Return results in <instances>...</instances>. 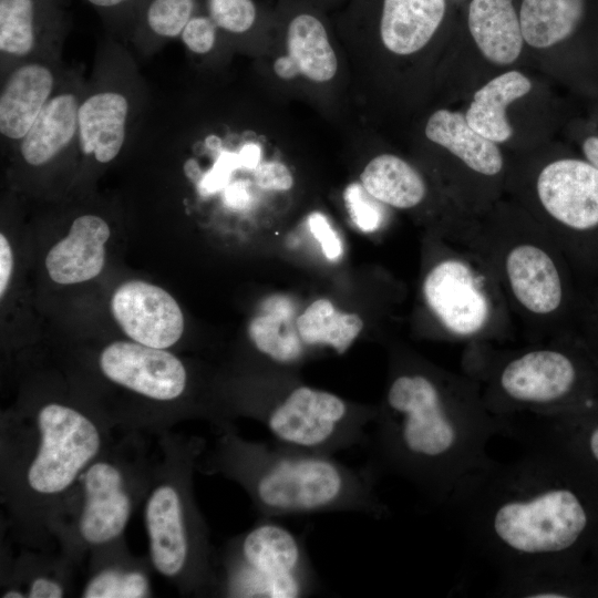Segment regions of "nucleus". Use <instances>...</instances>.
Returning <instances> with one entry per match:
<instances>
[{
	"mask_svg": "<svg viewBox=\"0 0 598 598\" xmlns=\"http://www.w3.org/2000/svg\"><path fill=\"white\" fill-rule=\"evenodd\" d=\"M122 540L94 550L92 573L81 597L145 598L152 596L147 565L130 556Z\"/></svg>",
	"mask_w": 598,
	"mask_h": 598,
	"instance_id": "nucleus-27",
	"label": "nucleus"
},
{
	"mask_svg": "<svg viewBox=\"0 0 598 598\" xmlns=\"http://www.w3.org/2000/svg\"><path fill=\"white\" fill-rule=\"evenodd\" d=\"M530 89L529 79L518 71L499 74L475 92L465 118L476 132L492 142H506L513 133L505 115L506 106L526 95Z\"/></svg>",
	"mask_w": 598,
	"mask_h": 598,
	"instance_id": "nucleus-29",
	"label": "nucleus"
},
{
	"mask_svg": "<svg viewBox=\"0 0 598 598\" xmlns=\"http://www.w3.org/2000/svg\"><path fill=\"white\" fill-rule=\"evenodd\" d=\"M111 311L128 338L148 347L167 349L184 331V317L176 300L146 281L121 285L112 296Z\"/></svg>",
	"mask_w": 598,
	"mask_h": 598,
	"instance_id": "nucleus-14",
	"label": "nucleus"
},
{
	"mask_svg": "<svg viewBox=\"0 0 598 598\" xmlns=\"http://www.w3.org/2000/svg\"><path fill=\"white\" fill-rule=\"evenodd\" d=\"M318 585L305 540L271 519L230 539L216 558L214 594L220 596L300 598Z\"/></svg>",
	"mask_w": 598,
	"mask_h": 598,
	"instance_id": "nucleus-10",
	"label": "nucleus"
},
{
	"mask_svg": "<svg viewBox=\"0 0 598 598\" xmlns=\"http://www.w3.org/2000/svg\"><path fill=\"white\" fill-rule=\"evenodd\" d=\"M584 158L598 168V136L590 135L581 144Z\"/></svg>",
	"mask_w": 598,
	"mask_h": 598,
	"instance_id": "nucleus-41",
	"label": "nucleus"
},
{
	"mask_svg": "<svg viewBox=\"0 0 598 598\" xmlns=\"http://www.w3.org/2000/svg\"><path fill=\"white\" fill-rule=\"evenodd\" d=\"M435 238L436 257L422 277L421 298L437 334L465 347L508 340L514 319L485 259L468 245Z\"/></svg>",
	"mask_w": 598,
	"mask_h": 598,
	"instance_id": "nucleus-8",
	"label": "nucleus"
},
{
	"mask_svg": "<svg viewBox=\"0 0 598 598\" xmlns=\"http://www.w3.org/2000/svg\"><path fill=\"white\" fill-rule=\"evenodd\" d=\"M514 434L492 413L480 383L404 352L395 355L364 445L378 476L393 475L446 505L457 487L492 462V437Z\"/></svg>",
	"mask_w": 598,
	"mask_h": 598,
	"instance_id": "nucleus-2",
	"label": "nucleus"
},
{
	"mask_svg": "<svg viewBox=\"0 0 598 598\" xmlns=\"http://www.w3.org/2000/svg\"><path fill=\"white\" fill-rule=\"evenodd\" d=\"M596 558H597V560H598V554L596 555Z\"/></svg>",
	"mask_w": 598,
	"mask_h": 598,
	"instance_id": "nucleus-42",
	"label": "nucleus"
},
{
	"mask_svg": "<svg viewBox=\"0 0 598 598\" xmlns=\"http://www.w3.org/2000/svg\"><path fill=\"white\" fill-rule=\"evenodd\" d=\"M338 61L322 23L310 14L293 18L287 32V54L274 62L275 74L285 80L303 76L328 82L337 73Z\"/></svg>",
	"mask_w": 598,
	"mask_h": 598,
	"instance_id": "nucleus-22",
	"label": "nucleus"
},
{
	"mask_svg": "<svg viewBox=\"0 0 598 598\" xmlns=\"http://www.w3.org/2000/svg\"><path fill=\"white\" fill-rule=\"evenodd\" d=\"M153 472L136 441L110 444L82 473L55 519L52 535L64 557L74 563L87 550L121 540Z\"/></svg>",
	"mask_w": 598,
	"mask_h": 598,
	"instance_id": "nucleus-9",
	"label": "nucleus"
},
{
	"mask_svg": "<svg viewBox=\"0 0 598 598\" xmlns=\"http://www.w3.org/2000/svg\"><path fill=\"white\" fill-rule=\"evenodd\" d=\"M59 567V566H58ZM34 568L32 571L27 570L25 579L16 585L7 586L14 588L19 584H24L22 592L28 598H61L68 595L69 584L66 580V568ZM22 588V587H21ZM21 591V589H20ZM21 592V594H22Z\"/></svg>",
	"mask_w": 598,
	"mask_h": 598,
	"instance_id": "nucleus-34",
	"label": "nucleus"
},
{
	"mask_svg": "<svg viewBox=\"0 0 598 598\" xmlns=\"http://www.w3.org/2000/svg\"><path fill=\"white\" fill-rule=\"evenodd\" d=\"M462 364L498 416H553L598 404V359L568 332L513 350L466 346Z\"/></svg>",
	"mask_w": 598,
	"mask_h": 598,
	"instance_id": "nucleus-5",
	"label": "nucleus"
},
{
	"mask_svg": "<svg viewBox=\"0 0 598 598\" xmlns=\"http://www.w3.org/2000/svg\"><path fill=\"white\" fill-rule=\"evenodd\" d=\"M299 336L307 350L329 348L343 354L363 329L357 313L340 311L328 299L312 301L297 318Z\"/></svg>",
	"mask_w": 598,
	"mask_h": 598,
	"instance_id": "nucleus-31",
	"label": "nucleus"
},
{
	"mask_svg": "<svg viewBox=\"0 0 598 598\" xmlns=\"http://www.w3.org/2000/svg\"><path fill=\"white\" fill-rule=\"evenodd\" d=\"M81 100L78 89L58 87L31 128L18 142L19 154L25 164L45 166L71 146H79L78 110Z\"/></svg>",
	"mask_w": 598,
	"mask_h": 598,
	"instance_id": "nucleus-20",
	"label": "nucleus"
},
{
	"mask_svg": "<svg viewBox=\"0 0 598 598\" xmlns=\"http://www.w3.org/2000/svg\"><path fill=\"white\" fill-rule=\"evenodd\" d=\"M308 225L312 236L320 244L326 258L332 261L340 259L343 252L342 241L326 216L320 213H312L308 217Z\"/></svg>",
	"mask_w": 598,
	"mask_h": 598,
	"instance_id": "nucleus-38",
	"label": "nucleus"
},
{
	"mask_svg": "<svg viewBox=\"0 0 598 598\" xmlns=\"http://www.w3.org/2000/svg\"><path fill=\"white\" fill-rule=\"evenodd\" d=\"M217 25L207 14H194L184 27L181 40L195 54H206L215 45Z\"/></svg>",
	"mask_w": 598,
	"mask_h": 598,
	"instance_id": "nucleus-36",
	"label": "nucleus"
},
{
	"mask_svg": "<svg viewBox=\"0 0 598 598\" xmlns=\"http://www.w3.org/2000/svg\"><path fill=\"white\" fill-rule=\"evenodd\" d=\"M112 426L58 401L22 422L2 423V496L21 537L39 542L52 535L80 476L111 444Z\"/></svg>",
	"mask_w": 598,
	"mask_h": 598,
	"instance_id": "nucleus-4",
	"label": "nucleus"
},
{
	"mask_svg": "<svg viewBox=\"0 0 598 598\" xmlns=\"http://www.w3.org/2000/svg\"><path fill=\"white\" fill-rule=\"evenodd\" d=\"M297 308L285 295L266 298L248 326L255 349L269 361L281 367H293L308 355L297 328Z\"/></svg>",
	"mask_w": 598,
	"mask_h": 598,
	"instance_id": "nucleus-23",
	"label": "nucleus"
},
{
	"mask_svg": "<svg viewBox=\"0 0 598 598\" xmlns=\"http://www.w3.org/2000/svg\"><path fill=\"white\" fill-rule=\"evenodd\" d=\"M65 25L60 0H0V52L6 63L34 59Z\"/></svg>",
	"mask_w": 598,
	"mask_h": 598,
	"instance_id": "nucleus-17",
	"label": "nucleus"
},
{
	"mask_svg": "<svg viewBox=\"0 0 598 598\" xmlns=\"http://www.w3.org/2000/svg\"><path fill=\"white\" fill-rule=\"evenodd\" d=\"M131 103L113 86L102 87L82 97L78 110L79 148L97 163L112 162L127 138Z\"/></svg>",
	"mask_w": 598,
	"mask_h": 598,
	"instance_id": "nucleus-19",
	"label": "nucleus"
},
{
	"mask_svg": "<svg viewBox=\"0 0 598 598\" xmlns=\"http://www.w3.org/2000/svg\"><path fill=\"white\" fill-rule=\"evenodd\" d=\"M468 28L484 56L496 64H511L522 52L524 37L512 0H472Z\"/></svg>",
	"mask_w": 598,
	"mask_h": 598,
	"instance_id": "nucleus-26",
	"label": "nucleus"
},
{
	"mask_svg": "<svg viewBox=\"0 0 598 598\" xmlns=\"http://www.w3.org/2000/svg\"><path fill=\"white\" fill-rule=\"evenodd\" d=\"M360 182L365 192L383 205L413 209L426 198L423 176L406 161L393 154H381L363 168Z\"/></svg>",
	"mask_w": 598,
	"mask_h": 598,
	"instance_id": "nucleus-28",
	"label": "nucleus"
},
{
	"mask_svg": "<svg viewBox=\"0 0 598 598\" xmlns=\"http://www.w3.org/2000/svg\"><path fill=\"white\" fill-rule=\"evenodd\" d=\"M238 415L262 424L285 447L334 455L364 447L375 408L359 405L309 385L297 384L267 402L249 404Z\"/></svg>",
	"mask_w": 598,
	"mask_h": 598,
	"instance_id": "nucleus-11",
	"label": "nucleus"
},
{
	"mask_svg": "<svg viewBox=\"0 0 598 598\" xmlns=\"http://www.w3.org/2000/svg\"><path fill=\"white\" fill-rule=\"evenodd\" d=\"M445 12V0H384L380 34L392 53L409 55L427 44Z\"/></svg>",
	"mask_w": 598,
	"mask_h": 598,
	"instance_id": "nucleus-25",
	"label": "nucleus"
},
{
	"mask_svg": "<svg viewBox=\"0 0 598 598\" xmlns=\"http://www.w3.org/2000/svg\"><path fill=\"white\" fill-rule=\"evenodd\" d=\"M13 268V255L7 237L0 235V296L3 297Z\"/></svg>",
	"mask_w": 598,
	"mask_h": 598,
	"instance_id": "nucleus-40",
	"label": "nucleus"
},
{
	"mask_svg": "<svg viewBox=\"0 0 598 598\" xmlns=\"http://www.w3.org/2000/svg\"><path fill=\"white\" fill-rule=\"evenodd\" d=\"M465 245L491 267L513 319L529 342L567 333L571 311L568 259L532 217H474Z\"/></svg>",
	"mask_w": 598,
	"mask_h": 598,
	"instance_id": "nucleus-6",
	"label": "nucleus"
},
{
	"mask_svg": "<svg viewBox=\"0 0 598 598\" xmlns=\"http://www.w3.org/2000/svg\"><path fill=\"white\" fill-rule=\"evenodd\" d=\"M106 221L95 215L75 218L69 235L47 255L45 267L56 283L72 285L96 277L104 267V245L110 237Z\"/></svg>",
	"mask_w": 598,
	"mask_h": 598,
	"instance_id": "nucleus-21",
	"label": "nucleus"
},
{
	"mask_svg": "<svg viewBox=\"0 0 598 598\" xmlns=\"http://www.w3.org/2000/svg\"><path fill=\"white\" fill-rule=\"evenodd\" d=\"M104 18L115 20H128L136 24L140 14L147 0H85Z\"/></svg>",
	"mask_w": 598,
	"mask_h": 598,
	"instance_id": "nucleus-39",
	"label": "nucleus"
},
{
	"mask_svg": "<svg viewBox=\"0 0 598 598\" xmlns=\"http://www.w3.org/2000/svg\"><path fill=\"white\" fill-rule=\"evenodd\" d=\"M514 437L553 448L598 482V404L553 416H535Z\"/></svg>",
	"mask_w": 598,
	"mask_h": 598,
	"instance_id": "nucleus-18",
	"label": "nucleus"
},
{
	"mask_svg": "<svg viewBox=\"0 0 598 598\" xmlns=\"http://www.w3.org/2000/svg\"><path fill=\"white\" fill-rule=\"evenodd\" d=\"M255 184L266 192H286L293 186L290 169L281 162L268 161L259 164L254 172Z\"/></svg>",
	"mask_w": 598,
	"mask_h": 598,
	"instance_id": "nucleus-37",
	"label": "nucleus"
},
{
	"mask_svg": "<svg viewBox=\"0 0 598 598\" xmlns=\"http://www.w3.org/2000/svg\"><path fill=\"white\" fill-rule=\"evenodd\" d=\"M196 0H147L136 28L157 40H171L181 35L194 16Z\"/></svg>",
	"mask_w": 598,
	"mask_h": 598,
	"instance_id": "nucleus-32",
	"label": "nucleus"
},
{
	"mask_svg": "<svg viewBox=\"0 0 598 598\" xmlns=\"http://www.w3.org/2000/svg\"><path fill=\"white\" fill-rule=\"evenodd\" d=\"M99 368L110 382L156 403L181 400L188 386V372L179 358L135 341L106 346Z\"/></svg>",
	"mask_w": 598,
	"mask_h": 598,
	"instance_id": "nucleus-13",
	"label": "nucleus"
},
{
	"mask_svg": "<svg viewBox=\"0 0 598 598\" xmlns=\"http://www.w3.org/2000/svg\"><path fill=\"white\" fill-rule=\"evenodd\" d=\"M425 135L474 174L494 178L504 169L503 155L496 143L476 132L462 113L448 110L434 112L426 123Z\"/></svg>",
	"mask_w": 598,
	"mask_h": 598,
	"instance_id": "nucleus-24",
	"label": "nucleus"
},
{
	"mask_svg": "<svg viewBox=\"0 0 598 598\" xmlns=\"http://www.w3.org/2000/svg\"><path fill=\"white\" fill-rule=\"evenodd\" d=\"M162 436L164 456L154 467L144 508L151 565L182 594H214L217 556L193 493L205 442Z\"/></svg>",
	"mask_w": 598,
	"mask_h": 598,
	"instance_id": "nucleus-7",
	"label": "nucleus"
},
{
	"mask_svg": "<svg viewBox=\"0 0 598 598\" xmlns=\"http://www.w3.org/2000/svg\"><path fill=\"white\" fill-rule=\"evenodd\" d=\"M207 11L217 28L236 34L248 31L256 20L252 0H207Z\"/></svg>",
	"mask_w": 598,
	"mask_h": 598,
	"instance_id": "nucleus-33",
	"label": "nucleus"
},
{
	"mask_svg": "<svg viewBox=\"0 0 598 598\" xmlns=\"http://www.w3.org/2000/svg\"><path fill=\"white\" fill-rule=\"evenodd\" d=\"M346 200L353 221L367 233L378 230L384 223V212L377 199L369 195L362 185L350 186Z\"/></svg>",
	"mask_w": 598,
	"mask_h": 598,
	"instance_id": "nucleus-35",
	"label": "nucleus"
},
{
	"mask_svg": "<svg viewBox=\"0 0 598 598\" xmlns=\"http://www.w3.org/2000/svg\"><path fill=\"white\" fill-rule=\"evenodd\" d=\"M446 505L498 573L598 554V482L544 445L528 444L512 462L492 460Z\"/></svg>",
	"mask_w": 598,
	"mask_h": 598,
	"instance_id": "nucleus-1",
	"label": "nucleus"
},
{
	"mask_svg": "<svg viewBox=\"0 0 598 598\" xmlns=\"http://www.w3.org/2000/svg\"><path fill=\"white\" fill-rule=\"evenodd\" d=\"M538 214L533 218L556 241L568 261L598 249V168L586 158L546 164L535 181Z\"/></svg>",
	"mask_w": 598,
	"mask_h": 598,
	"instance_id": "nucleus-12",
	"label": "nucleus"
},
{
	"mask_svg": "<svg viewBox=\"0 0 598 598\" xmlns=\"http://www.w3.org/2000/svg\"><path fill=\"white\" fill-rule=\"evenodd\" d=\"M588 0H523L519 22L524 40L544 49L570 38L586 19Z\"/></svg>",
	"mask_w": 598,
	"mask_h": 598,
	"instance_id": "nucleus-30",
	"label": "nucleus"
},
{
	"mask_svg": "<svg viewBox=\"0 0 598 598\" xmlns=\"http://www.w3.org/2000/svg\"><path fill=\"white\" fill-rule=\"evenodd\" d=\"M59 86L58 72L42 58L13 65L6 75L0 92L2 138L18 143Z\"/></svg>",
	"mask_w": 598,
	"mask_h": 598,
	"instance_id": "nucleus-16",
	"label": "nucleus"
},
{
	"mask_svg": "<svg viewBox=\"0 0 598 598\" xmlns=\"http://www.w3.org/2000/svg\"><path fill=\"white\" fill-rule=\"evenodd\" d=\"M202 468L236 482L264 519L360 513L375 519L390 511L377 491L378 474L333 455L302 452L240 436L233 423L218 430Z\"/></svg>",
	"mask_w": 598,
	"mask_h": 598,
	"instance_id": "nucleus-3",
	"label": "nucleus"
},
{
	"mask_svg": "<svg viewBox=\"0 0 598 598\" xmlns=\"http://www.w3.org/2000/svg\"><path fill=\"white\" fill-rule=\"evenodd\" d=\"M495 594L509 598L598 597V560L592 556L499 571Z\"/></svg>",
	"mask_w": 598,
	"mask_h": 598,
	"instance_id": "nucleus-15",
	"label": "nucleus"
}]
</instances>
